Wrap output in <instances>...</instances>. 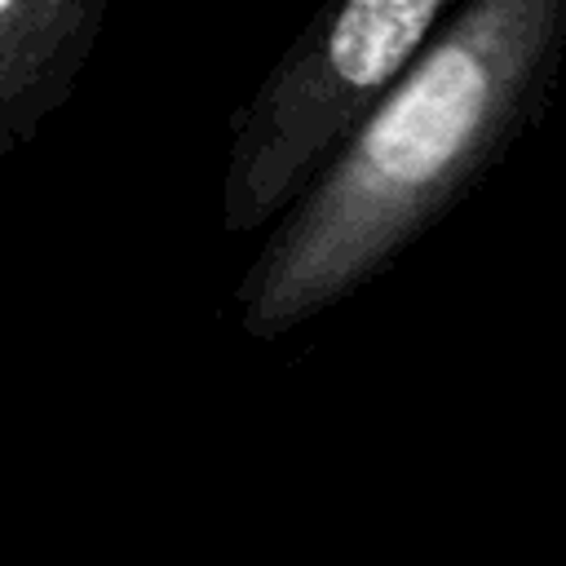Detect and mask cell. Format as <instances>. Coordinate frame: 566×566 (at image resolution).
<instances>
[{
    "mask_svg": "<svg viewBox=\"0 0 566 566\" xmlns=\"http://www.w3.org/2000/svg\"><path fill=\"white\" fill-rule=\"evenodd\" d=\"M531 18L539 9L469 13L380 106L332 186L283 243L261 323H279L340 287L442 190V177L460 168L513 88L535 44V31H526Z\"/></svg>",
    "mask_w": 566,
    "mask_h": 566,
    "instance_id": "cell-1",
    "label": "cell"
}]
</instances>
